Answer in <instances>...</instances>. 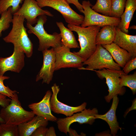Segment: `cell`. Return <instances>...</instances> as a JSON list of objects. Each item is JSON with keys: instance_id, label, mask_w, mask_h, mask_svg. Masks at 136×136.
Returning <instances> with one entry per match:
<instances>
[{"instance_id": "obj_1", "label": "cell", "mask_w": 136, "mask_h": 136, "mask_svg": "<svg viewBox=\"0 0 136 136\" xmlns=\"http://www.w3.org/2000/svg\"><path fill=\"white\" fill-rule=\"evenodd\" d=\"M25 19L22 16L13 15L12 29L3 39L6 43H12L14 46L20 47L27 57L30 58L32 54L33 45L24 25Z\"/></svg>"}, {"instance_id": "obj_2", "label": "cell", "mask_w": 136, "mask_h": 136, "mask_svg": "<svg viewBox=\"0 0 136 136\" xmlns=\"http://www.w3.org/2000/svg\"><path fill=\"white\" fill-rule=\"evenodd\" d=\"M67 27L72 31L76 32L78 36V41L80 49L78 51H74L73 53L86 60L96 50V36L101 27L96 25L83 27L69 24H68Z\"/></svg>"}, {"instance_id": "obj_3", "label": "cell", "mask_w": 136, "mask_h": 136, "mask_svg": "<svg viewBox=\"0 0 136 136\" xmlns=\"http://www.w3.org/2000/svg\"><path fill=\"white\" fill-rule=\"evenodd\" d=\"M47 20L46 15H42L38 17L37 23L34 26L26 23V26L28 29V32L34 34L39 39L38 50L40 51H42L51 47L54 48L62 45L60 33L55 32L50 34L45 30L44 25Z\"/></svg>"}, {"instance_id": "obj_4", "label": "cell", "mask_w": 136, "mask_h": 136, "mask_svg": "<svg viewBox=\"0 0 136 136\" xmlns=\"http://www.w3.org/2000/svg\"><path fill=\"white\" fill-rule=\"evenodd\" d=\"M35 115L32 111H27L22 108L17 94L11 99L10 104L2 108L0 112V117L4 123L17 126L31 120Z\"/></svg>"}, {"instance_id": "obj_5", "label": "cell", "mask_w": 136, "mask_h": 136, "mask_svg": "<svg viewBox=\"0 0 136 136\" xmlns=\"http://www.w3.org/2000/svg\"><path fill=\"white\" fill-rule=\"evenodd\" d=\"M87 65L86 68L83 67L80 70L93 71L105 68L117 70H121V67L114 61L109 52L101 45H97L94 52L83 63Z\"/></svg>"}, {"instance_id": "obj_6", "label": "cell", "mask_w": 136, "mask_h": 136, "mask_svg": "<svg viewBox=\"0 0 136 136\" xmlns=\"http://www.w3.org/2000/svg\"><path fill=\"white\" fill-rule=\"evenodd\" d=\"M39 7H51L59 12L62 15L65 22L68 24L80 26L84 16L80 15L71 7L66 0H36Z\"/></svg>"}, {"instance_id": "obj_7", "label": "cell", "mask_w": 136, "mask_h": 136, "mask_svg": "<svg viewBox=\"0 0 136 136\" xmlns=\"http://www.w3.org/2000/svg\"><path fill=\"white\" fill-rule=\"evenodd\" d=\"M84 15V19L81 26L85 27L89 26L96 25L101 27L107 25L117 27L121 19L111 16L101 14L91 8L92 5L89 1H83L81 4Z\"/></svg>"}, {"instance_id": "obj_8", "label": "cell", "mask_w": 136, "mask_h": 136, "mask_svg": "<svg viewBox=\"0 0 136 136\" xmlns=\"http://www.w3.org/2000/svg\"><path fill=\"white\" fill-rule=\"evenodd\" d=\"M95 71L100 79H106V83L108 88L109 94L105 96L106 101L108 103L116 95H122L124 93L123 87L119 85L120 78L123 74H126L122 70H117L104 68Z\"/></svg>"}, {"instance_id": "obj_9", "label": "cell", "mask_w": 136, "mask_h": 136, "mask_svg": "<svg viewBox=\"0 0 136 136\" xmlns=\"http://www.w3.org/2000/svg\"><path fill=\"white\" fill-rule=\"evenodd\" d=\"M98 114V111L96 108L92 109H86L72 116L57 119L56 122L58 128L60 131L67 134L71 124L77 122L80 124H86L92 125L96 119L95 116Z\"/></svg>"}, {"instance_id": "obj_10", "label": "cell", "mask_w": 136, "mask_h": 136, "mask_svg": "<svg viewBox=\"0 0 136 136\" xmlns=\"http://www.w3.org/2000/svg\"><path fill=\"white\" fill-rule=\"evenodd\" d=\"M53 49L55 57V71L70 67L79 69L83 67L85 60L71 52L70 48L62 45Z\"/></svg>"}, {"instance_id": "obj_11", "label": "cell", "mask_w": 136, "mask_h": 136, "mask_svg": "<svg viewBox=\"0 0 136 136\" xmlns=\"http://www.w3.org/2000/svg\"><path fill=\"white\" fill-rule=\"evenodd\" d=\"M24 53L19 47L14 46L12 54L5 58L0 57V76L7 71L19 73L24 66Z\"/></svg>"}, {"instance_id": "obj_12", "label": "cell", "mask_w": 136, "mask_h": 136, "mask_svg": "<svg viewBox=\"0 0 136 136\" xmlns=\"http://www.w3.org/2000/svg\"><path fill=\"white\" fill-rule=\"evenodd\" d=\"M23 4L19 10L13 15L23 16L27 22L32 25L36 23L39 16L45 15L52 17L53 15L49 11L40 8L35 0H24Z\"/></svg>"}, {"instance_id": "obj_13", "label": "cell", "mask_w": 136, "mask_h": 136, "mask_svg": "<svg viewBox=\"0 0 136 136\" xmlns=\"http://www.w3.org/2000/svg\"><path fill=\"white\" fill-rule=\"evenodd\" d=\"M51 88L52 94L50 100L51 108V110L54 113L62 114L68 117L86 109L87 105L86 102H84L77 107L71 106L61 102L58 100L57 97L60 91L59 86L54 83Z\"/></svg>"}, {"instance_id": "obj_14", "label": "cell", "mask_w": 136, "mask_h": 136, "mask_svg": "<svg viewBox=\"0 0 136 136\" xmlns=\"http://www.w3.org/2000/svg\"><path fill=\"white\" fill-rule=\"evenodd\" d=\"M43 63L40 71L37 75L36 81L42 80V83L49 84L52 80L55 63V53L53 48L42 51Z\"/></svg>"}, {"instance_id": "obj_15", "label": "cell", "mask_w": 136, "mask_h": 136, "mask_svg": "<svg viewBox=\"0 0 136 136\" xmlns=\"http://www.w3.org/2000/svg\"><path fill=\"white\" fill-rule=\"evenodd\" d=\"M51 92L48 90L40 102L32 103L28 107L35 115L42 117L48 121L56 122L57 118L51 112L50 100Z\"/></svg>"}, {"instance_id": "obj_16", "label": "cell", "mask_w": 136, "mask_h": 136, "mask_svg": "<svg viewBox=\"0 0 136 136\" xmlns=\"http://www.w3.org/2000/svg\"><path fill=\"white\" fill-rule=\"evenodd\" d=\"M113 43L127 51L132 58L136 57V36L125 33L117 27Z\"/></svg>"}, {"instance_id": "obj_17", "label": "cell", "mask_w": 136, "mask_h": 136, "mask_svg": "<svg viewBox=\"0 0 136 136\" xmlns=\"http://www.w3.org/2000/svg\"><path fill=\"white\" fill-rule=\"evenodd\" d=\"M113 101L111 107L108 111L103 115L98 114L95 116V119H99L106 121L108 124L111 130V134L115 136L118 130H121L116 116V111L119 101L117 95L113 98Z\"/></svg>"}, {"instance_id": "obj_18", "label": "cell", "mask_w": 136, "mask_h": 136, "mask_svg": "<svg viewBox=\"0 0 136 136\" xmlns=\"http://www.w3.org/2000/svg\"><path fill=\"white\" fill-rule=\"evenodd\" d=\"M102 45L109 52L115 62L121 67L123 68L132 58L127 51L113 42L109 44Z\"/></svg>"}, {"instance_id": "obj_19", "label": "cell", "mask_w": 136, "mask_h": 136, "mask_svg": "<svg viewBox=\"0 0 136 136\" xmlns=\"http://www.w3.org/2000/svg\"><path fill=\"white\" fill-rule=\"evenodd\" d=\"M48 121L43 117L38 115L34 116L30 120L18 126L19 136H30L38 128L41 126H46Z\"/></svg>"}, {"instance_id": "obj_20", "label": "cell", "mask_w": 136, "mask_h": 136, "mask_svg": "<svg viewBox=\"0 0 136 136\" xmlns=\"http://www.w3.org/2000/svg\"><path fill=\"white\" fill-rule=\"evenodd\" d=\"M136 10V0H126L125 10L121 15L120 23L117 27L123 32L128 34V28Z\"/></svg>"}, {"instance_id": "obj_21", "label": "cell", "mask_w": 136, "mask_h": 136, "mask_svg": "<svg viewBox=\"0 0 136 136\" xmlns=\"http://www.w3.org/2000/svg\"><path fill=\"white\" fill-rule=\"evenodd\" d=\"M116 27L115 26L107 25L100 29L96 35V45H108L113 43L116 35Z\"/></svg>"}, {"instance_id": "obj_22", "label": "cell", "mask_w": 136, "mask_h": 136, "mask_svg": "<svg viewBox=\"0 0 136 136\" xmlns=\"http://www.w3.org/2000/svg\"><path fill=\"white\" fill-rule=\"evenodd\" d=\"M56 23L60 31L62 45L70 49L79 48L80 47L72 31L66 27L61 22H57Z\"/></svg>"}, {"instance_id": "obj_23", "label": "cell", "mask_w": 136, "mask_h": 136, "mask_svg": "<svg viewBox=\"0 0 136 136\" xmlns=\"http://www.w3.org/2000/svg\"><path fill=\"white\" fill-rule=\"evenodd\" d=\"M112 0H97L91 8L97 13L103 15L111 16Z\"/></svg>"}, {"instance_id": "obj_24", "label": "cell", "mask_w": 136, "mask_h": 136, "mask_svg": "<svg viewBox=\"0 0 136 136\" xmlns=\"http://www.w3.org/2000/svg\"><path fill=\"white\" fill-rule=\"evenodd\" d=\"M119 85L122 87L127 86L131 90L133 95L136 93V72L131 74L122 75L120 78Z\"/></svg>"}, {"instance_id": "obj_25", "label": "cell", "mask_w": 136, "mask_h": 136, "mask_svg": "<svg viewBox=\"0 0 136 136\" xmlns=\"http://www.w3.org/2000/svg\"><path fill=\"white\" fill-rule=\"evenodd\" d=\"M24 0H0V15L11 7V11L13 15L20 8V5Z\"/></svg>"}, {"instance_id": "obj_26", "label": "cell", "mask_w": 136, "mask_h": 136, "mask_svg": "<svg viewBox=\"0 0 136 136\" xmlns=\"http://www.w3.org/2000/svg\"><path fill=\"white\" fill-rule=\"evenodd\" d=\"M0 18V37L2 36V32L7 29L9 27L10 23L12 22L13 14L11 11V7H10L1 15Z\"/></svg>"}, {"instance_id": "obj_27", "label": "cell", "mask_w": 136, "mask_h": 136, "mask_svg": "<svg viewBox=\"0 0 136 136\" xmlns=\"http://www.w3.org/2000/svg\"><path fill=\"white\" fill-rule=\"evenodd\" d=\"M126 0H112L111 16L120 18L124 12Z\"/></svg>"}, {"instance_id": "obj_28", "label": "cell", "mask_w": 136, "mask_h": 136, "mask_svg": "<svg viewBox=\"0 0 136 136\" xmlns=\"http://www.w3.org/2000/svg\"><path fill=\"white\" fill-rule=\"evenodd\" d=\"M18 126L0 123V136H18Z\"/></svg>"}, {"instance_id": "obj_29", "label": "cell", "mask_w": 136, "mask_h": 136, "mask_svg": "<svg viewBox=\"0 0 136 136\" xmlns=\"http://www.w3.org/2000/svg\"><path fill=\"white\" fill-rule=\"evenodd\" d=\"M10 77L6 76H0V93L4 94L11 99L14 98L17 91L12 90L8 86H5L4 84V81L8 79Z\"/></svg>"}, {"instance_id": "obj_30", "label": "cell", "mask_w": 136, "mask_h": 136, "mask_svg": "<svg viewBox=\"0 0 136 136\" xmlns=\"http://www.w3.org/2000/svg\"><path fill=\"white\" fill-rule=\"evenodd\" d=\"M122 71L127 74L130 71L136 68V57L128 61L123 67Z\"/></svg>"}, {"instance_id": "obj_31", "label": "cell", "mask_w": 136, "mask_h": 136, "mask_svg": "<svg viewBox=\"0 0 136 136\" xmlns=\"http://www.w3.org/2000/svg\"><path fill=\"white\" fill-rule=\"evenodd\" d=\"M6 95L0 93V106L2 108L8 106L11 100V98H8ZM4 123L3 120L0 117V123Z\"/></svg>"}, {"instance_id": "obj_32", "label": "cell", "mask_w": 136, "mask_h": 136, "mask_svg": "<svg viewBox=\"0 0 136 136\" xmlns=\"http://www.w3.org/2000/svg\"><path fill=\"white\" fill-rule=\"evenodd\" d=\"M48 128L42 126L37 128L31 134V136H46Z\"/></svg>"}, {"instance_id": "obj_33", "label": "cell", "mask_w": 136, "mask_h": 136, "mask_svg": "<svg viewBox=\"0 0 136 136\" xmlns=\"http://www.w3.org/2000/svg\"><path fill=\"white\" fill-rule=\"evenodd\" d=\"M69 4H72L74 5L78 10L81 13L83 10L82 5L79 2L78 0H66Z\"/></svg>"}, {"instance_id": "obj_34", "label": "cell", "mask_w": 136, "mask_h": 136, "mask_svg": "<svg viewBox=\"0 0 136 136\" xmlns=\"http://www.w3.org/2000/svg\"><path fill=\"white\" fill-rule=\"evenodd\" d=\"M136 99L135 98L132 101V104L131 106L128 109L125 113L124 116L125 117L127 114L131 110H136Z\"/></svg>"}, {"instance_id": "obj_35", "label": "cell", "mask_w": 136, "mask_h": 136, "mask_svg": "<svg viewBox=\"0 0 136 136\" xmlns=\"http://www.w3.org/2000/svg\"><path fill=\"white\" fill-rule=\"evenodd\" d=\"M56 134L54 128L53 126L50 127L48 128L46 136H56Z\"/></svg>"}, {"instance_id": "obj_36", "label": "cell", "mask_w": 136, "mask_h": 136, "mask_svg": "<svg viewBox=\"0 0 136 136\" xmlns=\"http://www.w3.org/2000/svg\"><path fill=\"white\" fill-rule=\"evenodd\" d=\"M69 135L70 136H81V135H82V136H85L86 134L83 133H82V134H81V135L78 134L76 131L75 130H74L72 129L71 128H69Z\"/></svg>"}, {"instance_id": "obj_37", "label": "cell", "mask_w": 136, "mask_h": 136, "mask_svg": "<svg viewBox=\"0 0 136 136\" xmlns=\"http://www.w3.org/2000/svg\"><path fill=\"white\" fill-rule=\"evenodd\" d=\"M128 29H136V26L135 25H132L131 26L129 27Z\"/></svg>"}, {"instance_id": "obj_38", "label": "cell", "mask_w": 136, "mask_h": 136, "mask_svg": "<svg viewBox=\"0 0 136 136\" xmlns=\"http://www.w3.org/2000/svg\"></svg>"}]
</instances>
